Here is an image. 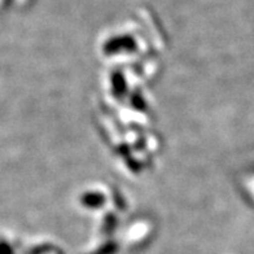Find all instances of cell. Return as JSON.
<instances>
[{"label":"cell","instance_id":"obj_1","mask_svg":"<svg viewBox=\"0 0 254 254\" xmlns=\"http://www.w3.org/2000/svg\"><path fill=\"white\" fill-rule=\"evenodd\" d=\"M0 254H10L9 249L5 245H0Z\"/></svg>","mask_w":254,"mask_h":254}]
</instances>
